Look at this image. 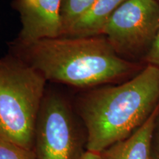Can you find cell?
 <instances>
[{
  "instance_id": "obj_11",
  "label": "cell",
  "mask_w": 159,
  "mask_h": 159,
  "mask_svg": "<svg viewBox=\"0 0 159 159\" xmlns=\"http://www.w3.org/2000/svg\"><path fill=\"white\" fill-rule=\"evenodd\" d=\"M143 62L146 63V65H152L159 68V28L155 37L153 43Z\"/></svg>"
},
{
  "instance_id": "obj_13",
  "label": "cell",
  "mask_w": 159,
  "mask_h": 159,
  "mask_svg": "<svg viewBox=\"0 0 159 159\" xmlns=\"http://www.w3.org/2000/svg\"><path fill=\"white\" fill-rule=\"evenodd\" d=\"M76 159H102V155L99 152L87 150L77 156Z\"/></svg>"
},
{
  "instance_id": "obj_10",
  "label": "cell",
  "mask_w": 159,
  "mask_h": 159,
  "mask_svg": "<svg viewBox=\"0 0 159 159\" xmlns=\"http://www.w3.org/2000/svg\"><path fill=\"white\" fill-rule=\"evenodd\" d=\"M0 159H37L34 150L0 139Z\"/></svg>"
},
{
  "instance_id": "obj_3",
  "label": "cell",
  "mask_w": 159,
  "mask_h": 159,
  "mask_svg": "<svg viewBox=\"0 0 159 159\" xmlns=\"http://www.w3.org/2000/svg\"><path fill=\"white\" fill-rule=\"evenodd\" d=\"M47 80L19 56L0 58V139L34 150Z\"/></svg>"
},
{
  "instance_id": "obj_7",
  "label": "cell",
  "mask_w": 159,
  "mask_h": 159,
  "mask_svg": "<svg viewBox=\"0 0 159 159\" xmlns=\"http://www.w3.org/2000/svg\"><path fill=\"white\" fill-rule=\"evenodd\" d=\"M158 116L159 105L134 134L100 152L102 159H152V140Z\"/></svg>"
},
{
  "instance_id": "obj_1",
  "label": "cell",
  "mask_w": 159,
  "mask_h": 159,
  "mask_svg": "<svg viewBox=\"0 0 159 159\" xmlns=\"http://www.w3.org/2000/svg\"><path fill=\"white\" fill-rule=\"evenodd\" d=\"M19 49L47 80L80 88L128 80L146 66L119 56L103 35L43 39Z\"/></svg>"
},
{
  "instance_id": "obj_9",
  "label": "cell",
  "mask_w": 159,
  "mask_h": 159,
  "mask_svg": "<svg viewBox=\"0 0 159 159\" xmlns=\"http://www.w3.org/2000/svg\"><path fill=\"white\" fill-rule=\"evenodd\" d=\"M96 1L97 0H61V13L63 30V35Z\"/></svg>"
},
{
  "instance_id": "obj_6",
  "label": "cell",
  "mask_w": 159,
  "mask_h": 159,
  "mask_svg": "<svg viewBox=\"0 0 159 159\" xmlns=\"http://www.w3.org/2000/svg\"><path fill=\"white\" fill-rule=\"evenodd\" d=\"M13 5L21 23L19 47L63 35L61 0H15Z\"/></svg>"
},
{
  "instance_id": "obj_4",
  "label": "cell",
  "mask_w": 159,
  "mask_h": 159,
  "mask_svg": "<svg viewBox=\"0 0 159 159\" xmlns=\"http://www.w3.org/2000/svg\"><path fill=\"white\" fill-rule=\"evenodd\" d=\"M159 28L157 0H126L116 10L103 29V35L119 56L142 62Z\"/></svg>"
},
{
  "instance_id": "obj_2",
  "label": "cell",
  "mask_w": 159,
  "mask_h": 159,
  "mask_svg": "<svg viewBox=\"0 0 159 159\" xmlns=\"http://www.w3.org/2000/svg\"><path fill=\"white\" fill-rule=\"evenodd\" d=\"M159 105V68L146 65L116 85L100 87L82 99L86 150L102 152L124 140L148 120Z\"/></svg>"
},
{
  "instance_id": "obj_8",
  "label": "cell",
  "mask_w": 159,
  "mask_h": 159,
  "mask_svg": "<svg viewBox=\"0 0 159 159\" xmlns=\"http://www.w3.org/2000/svg\"><path fill=\"white\" fill-rule=\"evenodd\" d=\"M126 0H97L68 29L63 36L92 37L102 35L103 29L116 10Z\"/></svg>"
},
{
  "instance_id": "obj_14",
  "label": "cell",
  "mask_w": 159,
  "mask_h": 159,
  "mask_svg": "<svg viewBox=\"0 0 159 159\" xmlns=\"http://www.w3.org/2000/svg\"><path fill=\"white\" fill-rule=\"evenodd\" d=\"M157 1H158V2H159V0H157Z\"/></svg>"
},
{
  "instance_id": "obj_12",
  "label": "cell",
  "mask_w": 159,
  "mask_h": 159,
  "mask_svg": "<svg viewBox=\"0 0 159 159\" xmlns=\"http://www.w3.org/2000/svg\"><path fill=\"white\" fill-rule=\"evenodd\" d=\"M152 159H159V116L157 119L152 140Z\"/></svg>"
},
{
  "instance_id": "obj_5",
  "label": "cell",
  "mask_w": 159,
  "mask_h": 159,
  "mask_svg": "<svg viewBox=\"0 0 159 159\" xmlns=\"http://www.w3.org/2000/svg\"><path fill=\"white\" fill-rule=\"evenodd\" d=\"M37 159H76L77 136L69 105L57 95L44 96L35 126Z\"/></svg>"
}]
</instances>
